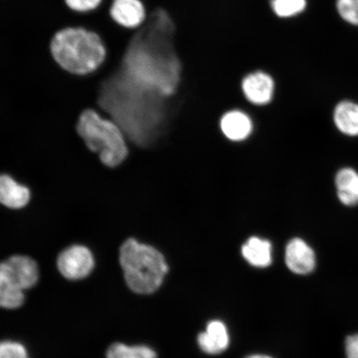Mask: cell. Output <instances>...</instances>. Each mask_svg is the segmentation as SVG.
I'll use <instances>...</instances> for the list:
<instances>
[{
    "instance_id": "cell-1",
    "label": "cell",
    "mask_w": 358,
    "mask_h": 358,
    "mask_svg": "<svg viewBox=\"0 0 358 358\" xmlns=\"http://www.w3.org/2000/svg\"><path fill=\"white\" fill-rule=\"evenodd\" d=\"M125 50L123 74L134 83L164 97L174 95L182 65L174 44V24L160 8L148 12L140 29L132 31Z\"/></svg>"
},
{
    "instance_id": "cell-2",
    "label": "cell",
    "mask_w": 358,
    "mask_h": 358,
    "mask_svg": "<svg viewBox=\"0 0 358 358\" xmlns=\"http://www.w3.org/2000/svg\"><path fill=\"white\" fill-rule=\"evenodd\" d=\"M101 101L112 120L138 145L150 141L170 110L169 97L141 87L123 73L113 87L106 89Z\"/></svg>"
},
{
    "instance_id": "cell-3",
    "label": "cell",
    "mask_w": 358,
    "mask_h": 358,
    "mask_svg": "<svg viewBox=\"0 0 358 358\" xmlns=\"http://www.w3.org/2000/svg\"><path fill=\"white\" fill-rule=\"evenodd\" d=\"M51 52L62 69L78 75L96 71L106 55L99 36L80 28H67L56 34L52 40Z\"/></svg>"
},
{
    "instance_id": "cell-4",
    "label": "cell",
    "mask_w": 358,
    "mask_h": 358,
    "mask_svg": "<svg viewBox=\"0 0 358 358\" xmlns=\"http://www.w3.org/2000/svg\"><path fill=\"white\" fill-rule=\"evenodd\" d=\"M120 263L129 288L141 294L155 292L169 271L159 250L133 238L125 241L120 248Z\"/></svg>"
},
{
    "instance_id": "cell-5",
    "label": "cell",
    "mask_w": 358,
    "mask_h": 358,
    "mask_svg": "<svg viewBox=\"0 0 358 358\" xmlns=\"http://www.w3.org/2000/svg\"><path fill=\"white\" fill-rule=\"evenodd\" d=\"M77 129L89 149L99 155L106 166H118L127 158L124 133L113 120L102 118L95 110H86L80 116Z\"/></svg>"
},
{
    "instance_id": "cell-6",
    "label": "cell",
    "mask_w": 358,
    "mask_h": 358,
    "mask_svg": "<svg viewBox=\"0 0 358 358\" xmlns=\"http://www.w3.org/2000/svg\"><path fill=\"white\" fill-rule=\"evenodd\" d=\"M39 271L33 259L13 256L0 263V307L13 310L24 301V290L37 284Z\"/></svg>"
},
{
    "instance_id": "cell-7",
    "label": "cell",
    "mask_w": 358,
    "mask_h": 358,
    "mask_svg": "<svg viewBox=\"0 0 358 358\" xmlns=\"http://www.w3.org/2000/svg\"><path fill=\"white\" fill-rule=\"evenodd\" d=\"M241 88L250 105L264 107L270 105L274 99L275 82L266 71L257 70L245 76Z\"/></svg>"
},
{
    "instance_id": "cell-8",
    "label": "cell",
    "mask_w": 358,
    "mask_h": 358,
    "mask_svg": "<svg viewBox=\"0 0 358 358\" xmlns=\"http://www.w3.org/2000/svg\"><path fill=\"white\" fill-rule=\"evenodd\" d=\"M57 268L66 279L74 280L85 278L94 268L91 250L83 245L70 246L58 257Z\"/></svg>"
},
{
    "instance_id": "cell-9",
    "label": "cell",
    "mask_w": 358,
    "mask_h": 358,
    "mask_svg": "<svg viewBox=\"0 0 358 358\" xmlns=\"http://www.w3.org/2000/svg\"><path fill=\"white\" fill-rule=\"evenodd\" d=\"M110 15L123 28L136 30L145 24L148 12L142 0H114Z\"/></svg>"
},
{
    "instance_id": "cell-10",
    "label": "cell",
    "mask_w": 358,
    "mask_h": 358,
    "mask_svg": "<svg viewBox=\"0 0 358 358\" xmlns=\"http://www.w3.org/2000/svg\"><path fill=\"white\" fill-rule=\"evenodd\" d=\"M285 263L294 274H310L316 267L315 253L306 241L301 238H294L286 246Z\"/></svg>"
},
{
    "instance_id": "cell-11",
    "label": "cell",
    "mask_w": 358,
    "mask_h": 358,
    "mask_svg": "<svg viewBox=\"0 0 358 358\" xmlns=\"http://www.w3.org/2000/svg\"><path fill=\"white\" fill-rule=\"evenodd\" d=\"M221 128L231 141H243L252 131V119L245 110L235 108L224 112L221 118Z\"/></svg>"
},
{
    "instance_id": "cell-12",
    "label": "cell",
    "mask_w": 358,
    "mask_h": 358,
    "mask_svg": "<svg viewBox=\"0 0 358 358\" xmlns=\"http://www.w3.org/2000/svg\"><path fill=\"white\" fill-rule=\"evenodd\" d=\"M229 335L227 327L221 321L210 322L205 332L199 335L198 342L201 350L208 355H216L229 346Z\"/></svg>"
},
{
    "instance_id": "cell-13",
    "label": "cell",
    "mask_w": 358,
    "mask_h": 358,
    "mask_svg": "<svg viewBox=\"0 0 358 358\" xmlns=\"http://www.w3.org/2000/svg\"><path fill=\"white\" fill-rule=\"evenodd\" d=\"M30 199L28 187L19 185L8 176H0V203L17 209L24 208Z\"/></svg>"
},
{
    "instance_id": "cell-14",
    "label": "cell",
    "mask_w": 358,
    "mask_h": 358,
    "mask_svg": "<svg viewBox=\"0 0 358 358\" xmlns=\"http://www.w3.org/2000/svg\"><path fill=\"white\" fill-rule=\"evenodd\" d=\"M335 186L341 203L348 207L358 204V173L352 168H343L336 174Z\"/></svg>"
},
{
    "instance_id": "cell-15",
    "label": "cell",
    "mask_w": 358,
    "mask_h": 358,
    "mask_svg": "<svg viewBox=\"0 0 358 358\" xmlns=\"http://www.w3.org/2000/svg\"><path fill=\"white\" fill-rule=\"evenodd\" d=\"M241 253L250 265L265 268L272 262V250L270 241L254 236L246 241L241 248Z\"/></svg>"
},
{
    "instance_id": "cell-16",
    "label": "cell",
    "mask_w": 358,
    "mask_h": 358,
    "mask_svg": "<svg viewBox=\"0 0 358 358\" xmlns=\"http://www.w3.org/2000/svg\"><path fill=\"white\" fill-rule=\"evenodd\" d=\"M334 122L340 132L348 136H358V104L344 101L336 106Z\"/></svg>"
},
{
    "instance_id": "cell-17",
    "label": "cell",
    "mask_w": 358,
    "mask_h": 358,
    "mask_svg": "<svg viewBox=\"0 0 358 358\" xmlns=\"http://www.w3.org/2000/svg\"><path fill=\"white\" fill-rule=\"evenodd\" d=\"M308 0H271V7L275 16L282 20L294 19L306 12Z\"/></svg>"
},
{
    "instance_id": "cell-18",
    "label": "cell",
    "mask_w": 358,
    "mask_h": 358,
    "mask_svg": "<svg viewBox=\"0 0 358 358\" xmlns=\"http://www.w3.org/2000/svg\"><path fill=\"white\" fill-rule=\"evenodd\" d=\"M107 358H156L154 350L146 346L129 347L122 343H114L106 352Z\"/></svg>"
},
{
    "instance_id": "cell-19",
    "label": "cell",
    "mask_w": 358,
    "mask_h": 358,
    "mask_svg": "<svg viewBox=\"0 0 358 358\" xmlns=\"http://www.w3.org/2000/svg\"><path fill=\"white\" fill-rule=\"evenodd\" d=\"M337 8L344 20L358 25V0H338Z\"/></svg>"
},
{
    "instance_id": "cell-20",
    "label": "cell",
    "mask_w": 358,
    "mask_h": 358,
    "mask_svg": "<svg viewBox=\"0 0 358 358\" xmlns=\"http://www.w3.org/2000/svg\"><path fill=\"white\" fill-rule=\"evenodd\" d=\"M0 358H28L26 349L15 342L0 343Z\"/></svg>"
},
{
    "instance_id": "cell-21",
    "label": "cell",
    "mask_w": 358,
    "mask_h": 358,
    "mask_svg": "<svg viewBox=\"0 0 358 358\" xmlns=\"http://www.w3.org/2000/svg\"><path fill=\"white\" fill-rule=\"evenodd\" d=\"M102 0H66L67 6L78 12H87L95 10Z\"/></svg>"
},
{
    "instance_id": "cell-22",
    "label": "cell",
    "mask_w": 358,
    "mask_h": 358,
    "mask_svg": "<svg viewBox=\"0 0 358 358\" xmlns=\"http://www.w3.org/2000/svg\"><path fill=\"white\" fill-rule=\"evenodd\" d=\"M347 358H358V334L348 336L345 341Z\"/></svg>"
},
{
    "instance_id": "cell-23",
    "label": "cell",
    "mask_w": 358,
    "mask_h": 358,
    "mask_svg": "<svg viewBox=\"0 0 358 358\" xmlns=\"http://www.w3.org/2000/svg\"><path fill=\"white\" fill-rule=\"evenodd\" d=\"M246 358H272V357H268V356H266V355H252V356H250V357H246Z\"/></svg>"
}]
</instances>
